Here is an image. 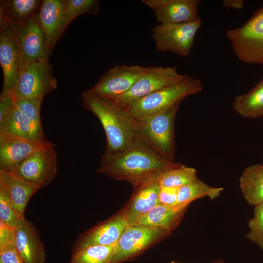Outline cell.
Wrapping results in <instances>:
<instances>
[{"label": "cell", "instance_id": "cell-2", "mask_svg": "<svg viewBox=\"0 0 263 263\" xmlns=\"http://www.w3.org/2000/svg\"><path fill=\"white\" fill-rule=\"evenodd\" d=\"M81 100L84 107L93 113L103 126L106 137L104 153L119 152L136 140L135 120L124 107L89 90L83 92Z\"/></svg>", "mask_w": 263, "mask_h": 263}, {"label": "cell", "instance_id": "cell-11", "mask_svg": "<svg viewBox=\"0 0 263 263\" xmlns=\"http://www.w3.org/2000/svg\"><path fill=\"white\" fill-rule=\"evenodd\" d=\"M57 170V155L53 144L32 154L11 172L41 189L53 181Z\"/></svg>", "mask_w": 263, "mask_h": 263}, {"label": "cell", "instance_id": "cell-33", "mask_svg": "<svg viewBox=\"0 0 263 263\" xmlns=\"http://www.w3.org/2000/svg\"><path fill=\"white\" fill-rule=\"evenodd\" d=\"M16 228L0 221V249L14 245Z\"/></svg>", "mask_w": 263, "mask_h": 263}, {"label": "cell", "instance_id": "cell-30", "mask_svg": "<svg viewBox=\"0 0 263 263\" xmlns=\"http://www.w3.org/2000/svg\"><path fill=\"white\" fill-rule=\"evenodd\" d=\"M254 206V215L248 222L246 237L263 250V202Z\"/></svg>", "mask_w": 263, "mask_h": 263}, {"label": "cell", "instance_id": "cell-37", "mask_svg": "<svg viewBox=\"0 0 263 263\" xmlns=\"http://www.w3.org/2000/svg\"><path fill=\"white\" fill-rule=\"evenodd\" d=\"M244 3L243 0H223L222 3L225 8L240 10L243 8Z\"/></svg>", "mask_w": 263, "mask_h": 263}, {"label": "cell", "instance_id": "cell-7", "mask_svg": "<svg viewBox=\"0 0 263 263\" xmlns=\"http://www.w3.org/2000/svg\"><path fill=\"white\" fill-rule=\"evenodd\" d=\"M201 24L202 20H200L180 24H160L154 26L152 37L156 50L160 52L170 51L183 57H188Z\"/></svg>", "mask_w": 263, "mask_h": 263}, {"label": "cell", "instance_id": "cell-10", "mask_svg": "<svg viewBox=\"0 0 263 263\" xmlns=\"http://www.w3.org/2000/svg\"><path fill=\"white\" fill-rule=\"evenodd\" d=\"M187 75L180 74L173 67H148L134 85L113 101L122 107L157 90L184 80Z\"/></svg>", "mask_w": 263, "mask_h": 263}, {"label": "cell", "instance_id": "cell-24", "mask_svg": "<svg viewBox=\"0 0 263 263\" xmlns=\"http://www.w3.org/2000/svg\"><path fill=\"white\" fill-rule=\"evenodd\" d=\"M42 1L39 0H0V15L12 25H20L38 13Z\"/></svg>", "mask_w": 263, "mask_h": 263}, {"label": "cell", "instance_id": "cell-1", "mask_svg": "<svg viewBox=\"0 0 263 263\" xmlns=\"http://www.w3.org/2000/svg\"><path fill=\"white\" fill-rule=\"evenodd\" d=\"M180 164L166 159L136 138L132 145L119 152L104 153L97 173L113 179L127 181L135 189L159 180L165 172Z\"/></svg>", "mask_w": 263, "mask_h": 263}, {"label": "cell", "instance_id": "cell-28", "mask_svg": "<svg viewBox=\"0 0 263 263\" xmlns=\"http://www.w3.org/2000/svg\"><path fill=\"white\" fill-rule=\"evenodd\" d=\"M197 178L195 168L181 164L165 172L158 181L161 187L180 188Z\"/></svg>", "mask_w": 263, "mask_h": 263}, {"label": "cell", "instance_id": "cell-23", "mask_svg": "<svg viewBox=\"0 0 263 263\" xmlns=\"http://www.w3.org/2000/svg\"><path fill=\"white\" fill-rule=\"evenodd\" d=\"M239 187L246 201L255 206L263 202V164L247 167L239 178Z\"/></svg>", "mask_w": 263, "mask_h": 263}, {"label": "cell", "instance_id": "cell-9", "mask_svg": "<svg viewBox=\"0 0 263 263\" xmlns=\"http://www.w3.org/2000/svg\"><path fill=\"white\" fill-rule=\"evenodd\" d=\"M170 233L160 228L128 224L114 247L112 263H119L135 256Z\"/></svg>", "mask_w": 263, "mask_h": 263}, {"label": "cell", "instance_id": "cell-6", "mask_svg": "<svg viewBox=\"0 0 263 263\" xmlns=\"http://www.w3.org/2000/svg\"><path fill=\"white\" fill-rule=\"evenodd\" d=\"M37 14L20 25H12L8 21L19 48V75L30 64L39 60H49L51 55Z\"/></svg>", "mask_w": 263, "mask_h": 263}, {"label": "cell", "instance_id": "cell-29", "mask_svg": "<svg viewBox=\"0 0 263 263\" xmlns=\"http://www.w3.org/2000/svg\"><path fill=\"white\" fill-rule=\"evenodd\" d=\"M65 21L68 27L76 17L82 14L98 15L100 1L98 0H62Z\"/></svg>", "mask_w": 263, "mask_h": 263}, {"label": "cell", "instance_id": "cell-32", "mask_svg": "<svg viewBox=\"0 0 263 263\" xmlns=\"http://www.w3.org/2000/svg\"><path fill=\"white\" fill-rule=\"evenodd\" d=\"M20 219L16 213L6 193L0 189V221L16 228Z\"/></svg>", "mask_w": 263, "mask_h": 263}, {"label": "cell", "instance_id": "cell-8", "mask_svg": "<svg viewBox=\"0 0 263 263\" xmlns=\"http://www.w3.org/2000/svg\"><path fill=\"white\" fill-rule=\"evenodd\" d=\"M57 87L49 60L30 64L19 75L12 92L15 98H42Z\"/></svg>", "mask_w": 263, "mask_h": 263}, {"label": "cell", "instance_id": "cell-13", "mask_svg": "<svg viewBox=\"0 0 263 263\" xmlns=\"http://www.w3.org/2000/svg\"><path fill=\"white\" fill-rule=\"evenodd\" d=\"M0 63L3 75L1 94L12 93L19 77V46L8 21L0 15Z\"/></svg>", "mask_w": 263, "mask_h": 263}, {"label": "cell", "instance_id": "cell-19", "mask_svg": "<svg viewBox=\"0 0 263 263\" xmlns=\"http://www.w3.org/2000/svg\"><path fill=\"white\" fill-rule=\"evenodd\" d=\"M158 180L133 189L131 198L120 210L128 224L135 223L139 217L160 204L159 193L161 186Z\"/></svg>", "mask_w": 263, "mask_h": 263}, {"label": "cell", "instance_id": "cell-16", "mask_svg": "<svg viewBox=\"0 0 263 263\" xmlns=\"http://www.w3.org/2000/svg\"><path fill=\"white\" fill-rule=\"evenodd\" d=\"M128 225L125 216L119 211L82 233L76 240L73 251L93 245L115 246Z\"/></svg>", "mask_w": 263, "mask_h": 263}, {"label": "cell", "instance_id": "cell-27", "mask_svg": "<svg viewBox=\"0 0 263 263\" xmlns=\"http://www.w3.org/2000/svg\"><path fill=\"white\" fill-rule=\"evenodd\" d=\"M114 247L93 245L72 251L69 263H112Z\"/></svg>", "mask_w": 263, "mask_h": 263}, {"label": "cell", "instance_id": "cell-12", "mask_svg": "<svg viewBox=\"0 0 263 263\" xmlns=\"http://www.w3.org/2000/svg\"><path fill=\"white\" fill-rule=\"evenodd\" d=\"M147 69L138 65H115L106 71L89 90L103 98L114 100L128 92Z\"/></svg>", "mask_w": 263, "mask_h": 263}, {"label": "cell", "instance_id": "cell-18", "mask_svg": "<svg viewBox=\"0 0 263 263\" xmlns=\"http://www.w3.org/2000/svg\"><path fill=\"white\" fill-rule=\"evenodd\" d=\"M52 54L56 43L67 28L62 0H43L37 14Z\"/></svg>", "mask_w": 263, "mask_h": 263}, {"label": "cell", "instance_id": "cell-26", "mask_svg": "<svg viewBox=\"0 0 263 263\" xmlns=\"http://www.w3.org/2000/svg\"><path fill=\"white\" fill-rule=\"evenodd\" d=\"M223 191L222 188L209 186L197 178L179 188L177 204L188 207L193 201L203 197L214 199Z\"/></svg>", "mask_w": 263, "mask_h": 263}, {"label": "cell", "instance_id": "cell-38", "mask_svg": "<svg viewBox=\"0 0 263 263\" xmlns=\"http://www.w3.org/2000/svg\"></svg>", "mask_w": 263, "mask_h": 263}, {"label": "cell", "instance_id": "cell-17", "mask_svg": "<svg viewBox=\"0 0 263 263\" xmlns=\"http://www.w3.org/2000/svg\"><path fill=\"white\" fill-rule=\"evenodd\" d=\"M14 246L25 263H45L44 244L33 224L25 216L16 228Z\"/></svg>", "mask_w": 263, "mask_h": 263}, {"label": "cell", "instance_id": "cell-3", "mask_svg": "<svg viewBox=\"0 0 263 263\" xmlns=\"http://www.w3.org/2000/svg\"><path fill=\"white\" fill-rule=\"evenodd\" d=\"M180 103H177L153 116L134 120L136 138L170 161H174V122Z\"/></svg>", "mask_w": 263, "mask_h": 263}, {"label": "cell", "instance_id": "cell-34", "mask_svg": "<svg viewBox=\"0 0 263 263\" xmlns=\"http://www.w3.org/2000/svg\"><path fill=\"white\" fill-rule=\"evenodd\" d=\"M178 188L161 187L159 193V200L161 204L174 206L177 204Z\"/></svg>", "mask_w": 263, "mask_h": 263}, {"label": "cell", "instance_id": "cell-15", "mask_svg": "<svg viewBox=\"0 0 263 263\" xmlns=\"http://www.w3.org/2000/svg\"><path fill=\"white\" fill-rule=\"evenodd\" d=\"M151 8L160 24H180L201 20L198 15L199 0H143Z\"/></svg>", "mask_w": 263, "mask_h": 263}, {"label": "cell", "instance_id": "cell-4", "mask_svg": "<svg viewBox=\"0 0 263 263\" xmlns=\"http://www.w3.org/2000/svg\"><path fill=\"white\" fill-rule=\"evenodd\" d=\"M202 89L200 80L187 75L183 81L132 101L124 108L134 120H140L159 113Z\"/></svg>", "mask_w": 263, "mask_h": 263}, {"label": "cell", "instance_id": "cell-35", "mask_svg": "<svg viewBox=\"0 0 263 263\" xmlns=\"http://www.w3.org/2000/svg\"><path fill=\"white\" fill-rule=\"evenodd\" d=\"M0 263H25L14 245L0 249Z\"/></svg>", "mask_w": 263, "mask_h": 263}, {"label": "cell", "instance_id": "cell-22", "mask_svg": "<svg viewBox=\"0 0 263 263\" xmlns=\"http://www.w3.org/2000/svg\"><path fill=\"white\" fill-rule=\"evenodd\" d=\"M0 133L32 140L46 139L42 125L31 121L16 106L0 120Z\"/></svg>", "mask_w": 263, "mask_h": 263}, {"label": "cell", "instance_id": "cell-20", "mask_svg": "<svg viewBox=\"0 0 263 263\" xmlns=\"http://www.w3.org/2000/svg\"><path fill=\"white\" fill-rule=\"evenodd\" d=\"M0 189L7 195L19 219L24 217L27 204L32 195L40 188L14 173L0 170Z\"/></svg>", "mask_w": 263, "mask_h": 263}, {"label": "cell", "instance_id": "cell-21", "mask_svg": "<svg viewBox=\"0 0 263 263\" xmlns=\"http://www.w3.org/2000/svg\"><path fill=\"white\" fill-rule=\"evenodd\" d=\"M187 208L178 204L171 206L160 203L139 217L135 223L171 233L179 225Z\"/></svg>", "mask_w": 263, "mask_h": 263}, {"label": "cell", "instance_id": "cell-36", "mask_svg": "<svg viewBox=\"0 0 263 263\" xmlns=\"http://www.w3.org/2000/svg\"><path fill=\"white\" fill-rule=\"evenodd\" d=\"M15 106L12 93L1 94L0 96V120Z\"/></svg>", "mask_w": 263, "mask_h": 263}, {"label": "cell", "instance_id": "cell-14", "mask_svg": "<svg viewBox=\"0 0 263 263\" xmlns=\"http://www.w3.org/2000/svg\"><path fill=\"white\" fill-rule=\"evenodd\" d=\"M53 144L47 139L32 140L0 133V170L12 172L32 154Z\"/></svg>", "mask_w": 263, "mask_h": 263}, {"label": "cell", "instance_id": "cell-31", "mask_svg": "<svg viewBox=\"0 0 263 263\" xmlns=\"http://www.w3.org/2000/svg\"><path fill=\"white\" fill-rule=\"evenodd\" d=\"M43 99L15 98V106L31 121L42 125L40 109Z\"/></svg>", "mask_w": 263, "mask_h": 263}, {"label": "cell", "instance_id": "cell-5", "mask_svg": "<svg viewBox=\"0 0 263 263\" xmlns=\"http://www.w3.org/2000/svg\"><path fill=\"white\" fill-rule=\"evenodd\" d=\"M225 35L240 61L263 64V6L244 24L228 30Z\"/></svg>", "mask_w": 263, "mask_h": 263}, {"label": "cell", "instance_id": "cell-25", "mask_svg": "<svg viewBox=\"0 0 263 263\" xmlns=\"http://www.w3.org/2000/svg\"><path fill=\"white\" fill-rule=\"evenodd\" d=\"M233 110L246 118L263 116V78L248 92L236 96L232 103Z\"/></svg>", "mask_w": 263, "mask_h": 263}]
</instances>
